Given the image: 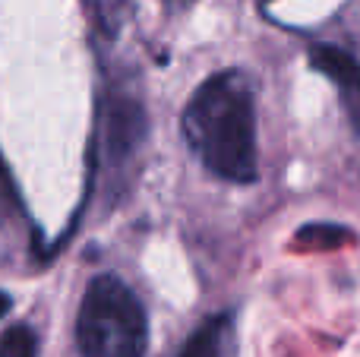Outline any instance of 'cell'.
Listing matches in <instances>:
<instances>
[{
	"instance_id": "cell-1",
	"label": "cell",
	"mask_w": 360,
	"mask_h": 357,
	"mask_svg": "<svg viewBox=\"0 0 360 357\" xmlns=\"http://www.w3.org/2000/svg\"><path fill=\"white\" fill-rule=\"evenodd\" d=\"M184 136L212 174L231 183H253L259 162L256 108L247 76L237 70L209 76L184 111Z\"/></svg>"
},
{
	"instance_id": "cell-10",
	"label": "cell",
	"mask_w": 360,
	"mask_h": 357,
	"mask_svg": "<svg viewBox=\"0 0 360 357\" xmlns=\"http://www.w3.org/2000/svg\"><path fill=\"white\" fill-rule=\"evenodd\" d=\"M6 310H10V297H6V294H4V291H0V316H4V313H6Z\"/></svg>"
},
{
	"instance_id": "cell-6",
	"label": "cell",
	"mask_w": 360,
	"mask_h": 357,
	"mask_svg": "<svg viewBox=\"0 0 360 357\" xmlns=\"http://www.w3.org/2000/svg\"><path fill=\"white\" fill-rule=\"evenodd\" d=\"M38 339L29 326H13L0 339V357H35Z\"/></svg>"
},
{
	"instance_id": "cell-3",
	"label": "cell",
	"mask_w": 360,
	"mask_h": 357,
	"mask_svg": "<svg viewBox=\"0 0 360 357\" xmlns=\"http://www.w3.org/2000/svg\"><path fill=\"white\" fill-rule=\"evenodd\" d=\"M149 120L146 111L133 95H111L105 98L101 108V162L105 164H124L130 155H136V149L143 145Z\"/></svg>"
},
{
	"instance_id": "cell-8",
	"label": "cell",
	"mask_w": 360,
	"mask_h": 357,
	"mask_svg": "<svg viewBox=\"0 0 360 357\" xmlns=\"http://www.w3.org/2000/svg\"><path fill=\"white\" fill-rule=\"evenodd\" d=\"M345 228H329V225H310V228H304V231L297 234L300 240H310V244H326V240H329L332 247L335 244H342L345 238H348V234H342Z\"/></svg>"
},
{
	"instance_id": "cell-7",
	"label": "cell",
	"mask_w": 360,
	"mask_h": 357,
	"mask_svg": "<svg viewBox=\"0 0 360 357\" xmlns=\"http://www.w3.org/2000/svg\"><path fill=\"white\" fill-rule=\"evenodd\" d=\"M89 13H92L95 25H98L105 35H114L124 22V6L127 0H86Z\"/></svg>"
},
{
	"instance_id": "cell-9",
	"label": "cell",
	"mask_w": 360,
	"mask_h": 357,
	"mask_svg": "<svg viewBox=\"0 0 360 357\" xmlns=\"http://www.w3.org/2000/svg\"><path fill=\"white\" fill-rule=\"evenodd\" d=\"M6 196H10V183H6V177H4V168H0V209L6 206Z\"/></svg>"
},
{
	"instance_id": "cell-5",
	"label": "cell",
	"mask_w": 360,
	"mask_h": 357,
	"mask_svg": "<svg viewBox=\"0 0 360 357\" xmlns=\"http://www.w3.org/2000/svg\"><path fill=\"white\" fill-rule=\"evenodd\" d=\"M221 329H224V320H209L202 329L193 332V339L184 345L180 357H218L221 354Z\"/></svg>"
},
{
	"instance_id": "cell-2",
	"label": "cell",
	"mask_w": 360,
	"mask_h": 357,
	"mask_svg": "<svg viewBox=\"0 0 360 357\" xmlns=\"http://www.w3.org/2000/svg\"><path fill=\"white\" fill-rule=\"evenodd\" d=\"M149 323L139 297L117 275L89 282L76 316L79 357H146Z\"/></svg>"
},
{
	"instance_id": "cell-4",
	"label": "cell",
	"mask_w": 360,
	"mask_h": 357,
	"mask_svg": "<svg viewBox=\"0 0 360 357\" xmlns=\"http://www.w3.org/2000/svg\"><path fill=\"white\" fill-rule=\"evenodd\" d=\"M310 63L316 70H323L335 86H342L348 95L360 98V63L351 54L338 48H329V44H319V48L310 51Z\"/></svg>"
}]
</instances>
